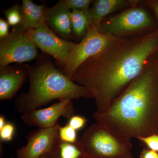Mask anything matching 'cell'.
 <instances>
[{
    "instance_id": "1",
    "label": "cell",
    "mask_w": 158,
    "mask_h": 158,
    "mask_svg": "<svg viewBox=\"0 0 158 158\" xmlns=\"http://www.w3.org/2000/svg\"><path fill=\"white\" fill-rule=\"evenodd\" d=\"M158 50V27L142 35L116 38L81 64L71 80L90 90L95 100V113H104L141 73Z\"/></svg>"
},
{
    "instance_id": "2",
    "label": "cell",
    "mask_w": 158,
    "mask_h": 158,
    "mask_svg": "<svg viewBox=\"0 0 158 158\" xmlns=\"http://www.w3.org/2000/svg\"><path fill=\"white\" fill-rule=\"evenodd\" d=\"M97 122L131 140L158 133V69L155 56L106 111L93 113Z\"/></svg>"
},
{
    "instance_id": "3",
    "label": "cell",
    "mask_w": 158,
    "mask_h": 158,
    "mask_svg": "<svg viewBox=\"0 0 158 158\" xmlns=\"http://www.w3.org/2000/svg\"><path fill=\"white\" fill-rule=\"evenodd\" d=\"M26 69L29 88L15 98V106L18 113H28L56 99L93 98L88 88L73 81L45 55L39 56L34 64Z\"/></svg>"
},
{
    "instance_id": "4",
    "label": "cell",
    "mask_w": 158,
    "mask_h": 158,
    "mask_svg": "<svg viewBox=\"0 0 158 158\" xmlns=\"http://www.w3.org/2000/svg\"><path fill=\"white\" fill-rule=\"evenodd\" d=\"M77 142L87 158H134L131 140L120 138L97 122Z\"/></svg>"
},
{
    "instance_id": "5",
    "label": "cell",
    "mask_w": 158,
    "mask_h": 158,
    "mask_svg": "<svg viewBox=\"0 0 158 158\" xmlns=\"http://www.w3.org/2000/svg\"><path fill=\"white\" fill-rule=\"evenodd\" d=\"M98 28L100 33L109 34L118 38L142 35L157 28L155 27L154 21L149 12L138 5L109 16Z\"/></svg>"
},
{
    "instance_id": "6",
    "label": "cell",
    "mask_w": 158,
    "mask_h": 158,
    "mask_svg": "<svg viewBox=\"0 0 158 158\" xmlns=\"http://www.w3.org/2000/svg\"><path fill=\"white\" fill-rule=\"evenodd\" d=\"M37 48L21 26L14 27L9 36L0 40V66L28 62L39 56Z\"/></svg>"
},
{
    "instance_id": "7",
    "label": "cell",
    "mask_w": 158,
    "mask_h": 158,
    "mask_svg": "<svg viewBox=\"0 0 158 158\" xmlns=\"http://www.w3.org/2000/svg\"><path fill=\"white\" fill-rule=\"evenodd\" d=\"M118 37L109 34H103L98 27L92 24L88 27L85 37L77 45L69 56L63 73L71 79L74 73L81 64L103 50Z\"/></svg>"
},
{
    "instance_id": "8",
    "label": "cell",
    "mask_w": 158,
    "mask_h": 158,
    "mask_svg": "<svg viewBox=\"0 0 158 158\" xmlns=\"http://www.w3.org/2000/svg\"><path fill=\"white\" fill-rule=\"evenodd\" d=\"M27 34L37 48L54 57L64 67L67 65L70 54L77 45L75 43L59 37L46 23L37 29L27 31Z\"/></svg>"
},
{
    "instance_id": "9",
    "label": "cell",
    "mask_w": 158,
    "mask_h": 158,
    "mask_svg": "<svg viewBox=\"0 0 158 158\" xmlns=\"http://www.w3.org/2000/svg\"><path fill=\"white\" fill-rule=\"evenodd\" d=\"M74 115L72 101L65 99L55 103L47 108L37 109L23 113L21 118L23 122L29 126L48 128L58 123L60 117L62 116L68 120Z\"/></svg>"
},
{
    "instance_id": "10",
    "label": "cell",
    "mask_w": 158,
    "mask_h": 158,
    "mask_svg": "<svg viewBox=\"0 0 158 158\" xmlns=\"http://www.w3.org/2000/svg\"><path fill=\"white\" fill-rule=\"evenodd\" d=\"M59 123L48 128L33 130L26 136V145L16 152V158H40L47 154L59 138Z\"/></svg>"
},
{
    "instance_id": "11",
    "label": "cell",
    "mask_w": 158,
    "mask_h": 158,
    "mask_svg": "<svg viewBox=\"0 0 158 158\" xmlns=\"http://www.w3.org/2000/svg\"><path fill=\"white\" fill-rule=\"evenodd\" d=\"M71 11L63 1L47 9L46 23L53 31L63 39L68 40L72 36Z\"/></svg>"
},
{
    "instance_id": "12",
    "label": "cell",
    "mask_w": 158,
    "mask_h": 158,
    "mask_svg": "<svg viewBox=\"0 0 158 158\" xmlns=\"http://www.w3.org/2000/svg\"><path fill=\"white\" fill-rule=\"evenodd\" d=\"M26 69L1 67L0 70V100L11 99L22 87L27 79Z\"/></svg>"
},
{
    "instance_id": "13",
    "label": "cell",
    "mask_w": 158,
    "mask_h": 158,
    "mask_svg": "<svg viewBox=\"0 0 158 158\" xmlns=\"http://www.w3.org/2000/svg\"><path fill=\"white\" fill-rule=\"evenodd\" d=\"M139 0H95L93 1L90 9L91 23L98 27L109 15L121 9L138 6Z\"/></svg>"
},
{
    "instance_id": "14",
    "label": "cell",
    "mask_w": 158,
    "mask_h": 158,
    "mask_svg": "<svg viewBox=\"0 0 158 158\" xmlns=\"http://www.w3.org/2000/svg\"><path fill=\"white\" fill-rule=\"evenodd\" d=\"M20 7L22 16L20 26L26 31L37 29L46 23L48 9L44 5H36L31 0H23Z\"/></svg>"
},
{
    "instance_id": "15",
    "label": "cell",
    "mask_w": 158,
    "mask_h": 158,
    "mask_svg": "<svg viewBox=\"0 0 158 158\" xmlns=\"http://www.w3.org/2000/svg\"><path fill=\"white\" fill-rule=\"evenodd\" d=\"M47 155L48 158H86L77 142L75 144L66 143L59 138Z\"/></svg>"
},
{
    "instance_id": "16",
    "label": "cell",
    "mask_w": 158,
    "mask_h": 158,
    "mask_svg": "<svg viewBox=\"0 0 158 158\" xmlns=\"http://www.w3.org/2000/svg\"><path fill=\"white\" fill-rule=\"evenodd\" d=\"M72 34L78 38L85 37L87 30L91 25L85 14L81 11L72 10L70 13Z\"/></svg>"
},
{
    "instance_id": "17",
    "label": "cell",
    "mask_w": 158,
    "mask_h": 158,
    "mask_svg": "<svg viewBox=\"0 0 158 158\" xmlns=\"http://www.w3.org/2000/svg\"><path fill=\"white\" fill-rule=\"evenodd\" d=\"M65 5L69 9L81 11L85 15L90 24H92L90 19V4L91 0H63Z\"/></svg>"
},
{
    "instance_id": "18",
    "label": "cell",
    "mask_w": 158,
    "mask_h": 158,
    "mask_svg": "<svg viewBox=\"0 0 158 158\" xmlns=\"http://www.w3.org/2000/svg\"><path fill=\"white\" fill-rule=\"evenodd\" d=\"M6 20L9 25L14 27L20 26L22 23V16L20 6L15 5L4 12Z\"/></svg>"
},
{
    "instance_id": "19",
    "label": "cell",
    "mask_w": 158,
    "mask_h": 158,
    "mask_svg": "<svg viewBox=\"0 0 158 158\" xmlns=\"http://www.w3.org/2000/svg\"><path fill=\"white\" fill-rule=\"evenodd\" d=\"M59 138L61 141L66 143L75 144L77 141V131L67 123L64 126H60L59 129Z\"/></svg>"
},
{
    "instance_id": "20",
    "label": "cell",
    "mask_w": 158,
    "mask_h": 158,
    "mask_svg": "<svg viewBox=\"0 0 158 158\" xmlns=\"http://www.w3.org/2000/svg\"><path fill=\"white\" fill-rule=\"evenodd\" d=\"M15 133L14 125L11 122H7L2 128L0 129L1 142H7L12 141Z\"/></svg>"
},
{
    "instance_id": "21",
    "label": "cell",
    "mask_w": 158,
    "mask_h": 158,
    "mask_svg": "<svg viewBox=\"0 0 158 158\" xmlns=\"http://www.w3.org/2000/svg\"><path fill=\"white\" fill-rule=\"evenodd\" d=\"M137 139L144 144L148 149L158 152V134H154L147 137L138 138Z\"/></svg>"
},
{
    "instance_id": "22",
    "label": "cell",
    "mask_w": 158,
    "mask_h": 158,
    "mask_svg": "<svg viewBox=\"0 0 158 158\" xmlns=\"http://www.w3.org/2000/svg\"><path fill=\"white\" fill-rule=\"evenodd\" d=\"M87 122V119L84 116L74 115L69 119L67 123L77 131L84 128Z\"/></svg>"
},
{
    "instance_id": "23",
    "label": "cell",
    "mask_w": 158,
    "mask_h": 158,
    "mask_svg": "<svg viewBox=\"0 0 158 158\" xmlns=\"http://www.w3.org/2000/svg\"><path fill=\"white\" fill-rule=\"evenodd\" d=\"M9 25L6 20L0 19V40L4 39L9 36Z\"/></svg>"
},
{
    "instance_id": "24",
    "label": "cell",
    "mask_w": 158,
    "mask_h": 158,
    "mask_svg": "<svg viewBox=\"0 0 158 158\" xmlns=\"http://www.w3.org/2000/svg\"><path fill=\"white\" fill-rule=\"evenodd\" d=\"M141 3L152 10L158 19V0H144Z\"/></svg>"
},
{
    "instance_id": "25",
    "label": "cell",
    "mask_w": 158,
    "mask_h": 158,
    "mask_svg": "<svg viewBox=\"0 0 158 158\" xmlns=\"http://www.w3.org/2000/svg\"><path fill=\"white\" fill-rule=\"evenodd\" d=\"M140 158H158V152L148 148H143L140 153Z\"/></svg>"
},
{
    "instance_id": "26",
    "label": "cell",
    "mask_w": 158,
    "mask_h": 158,
    "mask_svg": "<svg viewBox=\"0 0 158 158\" xmlns=\"http://www.w3.org/2000/svg\"><path fill=\"white\" fill-rule=\"evenodd\" d=\"M6 119L5 116L1 114L0 115V129L2 128L5 125L6 123Z\"/></svg>"
},
{
    "instance_id": "27",
    "label": "cell",
    "mask_w": 158,
    "mask_h": 158,
    "mask_svg": "<svg viewBox=\"0 0 158 158\" xmlns=\"http://www.w3.org/2000/svg\"><path fill=\"white\" fill-rule=\"evenodd\" d=\"M155 59L156 62L157 66L158 69V50L157 52H156L155 55Z\"/></svg>"
},
{
    "instance_id": "28",
    "label": "cell",
    "mask_w": 158,
    "mask_h": 158,
    "mask_svg": "<svg viewBox=\"0 0 158 158\" xmlns=\"http://www.w3.org/2000/svg\"><path fill=\"white\" fill-rule=\"evenodd\" d=\"M40 158H48L47 155V154L44 155L43 156H42V157H41Z\"/></svg>"
},
{
    "instance_id": "29",
    "label": "cell",
    "mask_w": 158,
    "mask_h": 158,
    "mask_svg": "<svg viewBox=\"0 0 158 158\" xmlns=\"http://www.w3.org/2000/svg\"></svg>"
},
{
    "instance_id": "30",
    "label": "cell",
    "mask_w": 158,
    "mask_h": 158,
    "mask_svg": "<svg viewBox=\"0 0 158 158\" xmlns=\"http://www.w3.org/2000/svg\"></svg>"
}]
</instances>
